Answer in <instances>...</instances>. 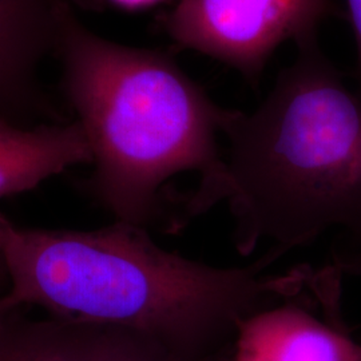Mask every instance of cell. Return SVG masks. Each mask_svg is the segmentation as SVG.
<instances>
[{
  "label": "cell",
  "mask_w": 361,
  "mask_h": 361,
  "mask_svg": "<svg viewBox=\"0 0 361 361\" xmlns=\"http://www.w3.org/2000/svg\"><path fill=\"white\" fill-rule=\"evenodd\" d=\"M71 0H0V71L38 86L39 63L55 51L61 13Z\"/></svg>",
  "instance_id": "cell-7"
},
{
  "label": "cell",
  "mask_w": 361,
  "mask_h": 361,
  "mask_svg": "<svg viewBox=\"0 0 361 361\" xmlns=\"http://www.w3.org/2000/svg\"><path fill=\"white\" fill-rule=\"evenodd\" d=\"M297 47L256 110H231L219 173L177 198L180 228L225 202L241 256L264 243L286 255L335 228L345 237L336 256L361 245V98L317 40Z\"/></svg>",
  "instance_id": "cell-2"
},
{
  "label": "cell",
  "mask_w": 361,
  "mask_h": 361,
  "mask_svg": "<svg viewBox=\"0 0 361 361\" xmlns=\"http://www.w3.org/2000/svg\"><path fill=\"white\" fill-rule=\"evenodd\" d=\"M91 164L90 143L77 119L37 126L0 119V198L31 192L67 169Z\"/></svg>",
  "instance_id": "cell-6"
},
{
  "label": "cell",
  "mask_w": 361,
  "mask_h": 361,
  "mask_svg": "<svg viewBox=\"0 0 361 361\" xmlns=\"http://www.w3.org/2000/svg\"><path fill=\"white\" fill-rule=\"evenodd\" d=\"M348 3V16L353 28V35L356 40L357 49V68H359V80H360L361 98V0H347Z\"/></svg>",
  "instance_id": "cell-10"
},
{
  "label": "cell",
  "mask_w": 361,
  "mask_h": 361,
  "mask_svg": "<svg viewBox=\"0 0 361 361\" xmlns=\"http://www.w3.org/2000/svg\"><path fill=\"white\" fill-rule=\"evenodd\" d=\"M340 267L344 273L345 271H352V273L361 271V246L355 249L353 252H350L347 257L344 256L340 262Z\"/></svg>",
  "instance_id": "cell-12"
},
{
  "label": "cell",
  "mask_w": 361,
  "mask_h": 361,
  "mask_svg": "<svg viewBox=\"0 0 361 361\" xmlns=\"http://www.w3.org/2000/svg\"><path fill=\"white\" fill-rule=\"evenodd\" d=\"M90 361H209L194 359L169 347L154 336L104 325Z\"/></svg>",
  "instance_id": "cell-9"
},
{
  "label": "cell",
  "mask_w": 361,
  "mask_h": 361,
  "mask_svg": "<svg viewBox=\"0 0 361 361\" xmlns=\"http://www.w3.org/2000/svg\"><path fill=\"white\" fill-rule=\"evenodd\" d=\"M54 52L92 153L82 192L114 221L169 231L168 180L197 171L202 182L219 171V138L231 110L214 104L166 55L92 32L71 3L61 13Z\"/></svg>",
  "instance_id": "cell-3"
},
{
  "label": "cell",
  "mask_w": 361,
  "mask_h": 361,
  "mask_svg": "<svg viewBox=\"0 0 361 361\" xmlns=\"http://www.w3.org/2000/svg\"><path fill=\"white\" fill-rule=\"evenodd\" d=\"M0 250L20 304L73 323L154 336L183 355L219 361L238 324L314 288L319 271L268 268L269 247L246 267L221 268L158 245L149 229L114 221L95 231L19 226L0 212Z\"/></svg>",
  "instance_id": "cell-1"
},
{
  "label": "cell",
  "mask_w": 361,
  "mask_h": 361,
  "mask_svg": "<svg viewBox=\"0 0 361 361\" xmlns=\"http://www.w3.org/2000/svg\"><path fill=\"white\" fill-rule=\"evenodd\" d=\"M341 15L334 0H178L165 28L182 47L255 78L280 44L314 40L324 20Z\"/></svg>",
  "instance_id": "cell-4"
},
{
  "label": "cell",
  "mask_w": 361,
  "mask_h": 361,
  "mask_svg": "<svg viewBox=\"0 0 361 361\" xmlns=\"http://www.w3.org/2000/svg\"><path fill=\"white\" fill-rule=\"evenodd\" d=\"M341 271L331 268L305 296L258 310L238 324L219 361H361V343L341 324Z\"/></svg>",
  "instance_id": "cell-5"
},
{
  "label": "cell",
  "mask_w": 361,
  "mask_h": 361,
  "mask_svg": "<svg viewBox=\"0 0 361 361\" xmlns=\"http://www.w3.org/2000/svg\"><path fill=\"white\" fill-rule=\"evenodd\" d=\"M110 1L125 10H143V8L153 7L158 3H162L164 0H110Z\"/></svg>",
  "instance_id": "cell-13"
},
{
  "label": "cell",
  "mask_w": 361,
  "mask_h": 361,
  "mask_svg": "<svg viewBox=\"0 0 361 361\" xmlns=\"http://www.w3.org/2000/svg\"><path fill=\"white\" fill-rule=\"evenodd\" d=\"M23 307V304H20L15 297L11 296L10 293L0 297V319H3L6 314H8L10 312L18 310Z\"/></svg>",
  "instance_id": "cell-14"
},
{
  "label": "cell",
  "mask_w": 361,
  "mask_h": 361,
  "mask_svg": "<svg viewBox=\"0 0 361 361\" xmlns=\"http://www.w3.org/2000/svg\"><path fill=\"white\" fill-rule=\"evenodd\" d=\"M27 308L0 319V361H90L104 324L31 319Z\"/></svg>",
  "instance_id": "cell-8"
},
{
  "label": "cell",
  "mask_w": 361,
  "mask_h": 361,
  "mask_svg": "<svg viewBox=\"0 0 361 361\" xmlns=\"http://www.w3.org/2000/svg\"><path fill=\"white\" fill-rule=\"evenodd\" d=\"M11 286H13V281H11L10 269L3 252L0 250V297L7 295L11 290Z\"/></svg>",
  "instance_id": "cell-11"
}]
</instances>
